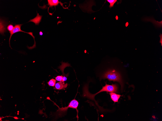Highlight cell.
Listing matches in <instances>:
<instances>
[{
    "label": "cell",
    "mask_w": 162,
    "mask_h": 121,
    "mask_svg": "<svg viewBox=\"0 0 162 121\" xmlns=\"http://www.w3.org/2000/svg\"><path fill=\"white\" fill-rule=\"evenodd\" d=\"M101 79H106L110 81L117 82L119 83L121 88H123V84L121 77L119 72L115 70H110L105 72L101 76Z\"/></svg>",
    "instance_id": "1"
},
{
    "label": "cell",
    "mask_w": 162,
    "mask_h": 121,
    "mask_svg": "<svg viewBox=\"0 0 162 121\" xmlns=\"http://www.w3.org/2000/svg\"><path fill=\"white\" fill-rule=\"evenodd\" d=\"M75 99L70 102L67 107H62L61 108H60L56 104H55L58 108V109L57 111L56 115L57 117H61L64 116L66 115L68 109L70 108L76 110L77 112L76 117L77 119V121H78L79 118L78 116L79 111L77 108L78 106L79 103L78 101L75 99Z\"/></svg>",
    "instance_id": "2"
},
{
    "label": "cell",
    "mask_w": 162,
    "mask_h": 121,
    "mask_svg": "<svg viewBox=\"0 0 162 121\" xmlns=\"http://www.w3.org/2000/svg\"><path fill=\"white\" fill-rule=\"evenodd\" d=\"M103 92H106L111 93V91L109 85L107 84L106 83V85L103 86L102 89L99 91L95 94L91 93L88 90V85L87 84L85 85L83 88V96L84 97L87 98L89 99L95 101V95L99 93Z\"/></svg>",
    "instance_id": "3"
},
{
    "label": "cell",
    "mask_w": 162,
    "mask_h": 121,
    "mask_svg": "<svg viewBox=\"0 0 162 121\" xmlns=\"http://www.w3.org/2000/svg\"><path fill=\"white\" fill-rule=\"evenodd\" d=\"M22 25V24H18V25H15L14 27V28L13 31L12 32L10 33L11 34L9 39L10 46L11 47L10 41L11 39L12 35L16 33L19 32H21L28 33L33 38L34 40V44L32 47L29 48L30 49H32L33 48H34L36 47V42L35 40V37L33 35V33L32 32H30L29 33H27L22 31L21 29V28Z\"/></svg>",
    "instance_id": "4"
},
{
    "label": "cell",
    "mask_w": 162,
    "mask_h": 121,
    "mask_svg": "<svg viewBox=\"0 0 162 121\" xmlns=\"http://www.w3.org/2000/svg\"><path fill=\"white\" fill-rule=\"evenodd\" d=\"M110 95L111 98L112 100L114 102V104L116 102H118V100L121 96H122L119 94L113 93H109Z\"/></svg>",
    "instance_id": "5"
},
{
    "label": "cell",
    "mask_w": 162,
    "mask_h": 121,
    "mask_svg": "<svg viewBox=\"0 0 162 121\" xmlns=\"http://www.w3.org/2000/svg\"><path fill=\"white\" fill-rule=\"evenodd\" d=\"M37 16L33 19L31 20L29 22H32L35 24L36 25H38L39 23L41 22L42 16L39 15L37 13Z\"/></svg>",
    "instance_id": "6"
},
{
    "label": "cell",
    "mask_w": 162,
    "mask_h": 121,
    "mask_svg": "<svg viewBox=\"0 0 162 121\" xmlns=\"http://www.w3.org/2000/svg\"><path fill=\"white\" fill-rule=\"evenodd\" d=\"M48 5L50 6V7H52L53 6H56L58 5L60 3L62 6L63 5L61 4V2H59L58 0H48Z\"/></svg>",
    "instance_id": "7"
},
{
    "label": "cell",
    "mask_w": 162,
    "mask_h": 121,
    "mask_svg": "<svg viewBox=\"0 0 162 121\" xmlns=\"http://www.w3.org/2000/svg\"><path fill=\"white\" fill-rule=\"evenodd\" d=\"M68 86V84L66 83L65 84L64 83H62V82H60L57 83L55 85L56 89L58 90H61L66 88Z\"/></svg>",
    "instance_id": "8"
},
{
    "label": "cell",
    "mask_w": 162,
    "mask_h": 121,
    "mask_svg": "<svg viewBox=\"0 0 162 121\" xmlns=\"http://www.w3.org/2000/svg\"><path fill=\"white\" fill-rule=\"evenodd\" d=\"M6 30V25L4 22L0 20V33L2 34H4Z\"/></svg>",
    "instance_id": "9"
},
{
    "label": "cell",
    "mask_w": 162,
    "mask_h": 121,
    "mask_svg": "<svg viewBox=\"0 0 162 121\" xmlns=\"http://www.w3.org/2000/svg\"><path fill=\"white\" fill-rule=\"evenodd\" d=\"M56 80L52 79L48 82V84L49 86L54 87L56 84Z\"/></svg>",
    "instance_id": "10"
},
{
    "label": "cell",
    "mask_w": 162,
    "mask_h": 121,
    "mask_svg": "<svg viewBox=\"0 0 162 121\" xmlns=\"http://www.w3.org/2000/svg\"><path fill=\"white\" fill-rule=\"evenodd\" d=\"M107 1L110 3V5L109 6L110 8L114 7V5L115 3L117 2V0H107Z\"/></svg>",
    "instance_id": "11"
},
{
    "label": "cell",
    "mask_w": 162,
    "mask_h": 121,
    "mask_svg": "<svg viewBox=\"0 0 162 121\" xmlns=\"http://www.w3.org/2000/svg\"><path fill=\"white\" fill-rule=\"evenodd\" d=\"M14 28V27L12 25H9L7 27V30L10 32V33L12 32L13 31Z\"/></svg>",
    "instance_id": "12"
},
{
    "label": "cell",
    "mask_w": 162,
    "mask_h": 121,
    "mask_svg": "<svg viewBox=\"0 0 162 121\" xmlns=\"http://www.w3.org/2000/svg\"><path fill=\"white\" fill-rule=\"evenodd\" d=\"M63 76H58L56 77L55 78L56 80L57 81H62Z\"/></svg>",
    "instance_id": "13"
},
{
    "label": "cell",
    "mask_w": 162,
    "mask_h": 121,
    "mask_svg": "<svg viewBox=\"0 0 162 121\" xmlns=\"http://www.w3.org/2000/svg\"><path fill=\"white\" fill-rule=\"evenodd\" d=\"M67 78L65 77H63L62 81V82H64L65 81H66L67 80Z\"/></svg>",
    "instance_id": "14"
},
{
    "label": "cell",
    "mask_w": 162,
    "mask_h": 121,
    "mask_svg": "<svg viewBox=\"0 0 162 121\" xmlns=\"http://www.w3.org/2000/svg\"><path fill=\"white\" fill-rule=\"evenodd\" d=\"M39 34L40 35L42 36L43 34V33L42 32L40 31L39 33Z\"/></svg>",
    "instance_id": "15"
}]
</instances>
